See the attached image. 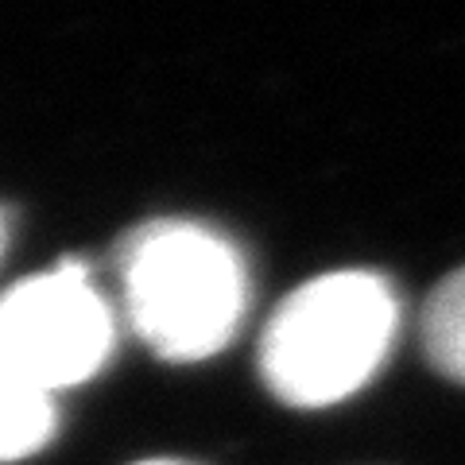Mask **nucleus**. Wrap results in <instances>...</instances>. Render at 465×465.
Returning a JSON list of instances; mask_svg holds the SVG:
<instances>
[{
	"label": "nucleus",
	"mask_w": 465,
	"mask_h": 465,
	"mask_svg": "<svg viewBox=\"0 0 465 465\" xmlns=\"http://www.w3.org/2000/svg\"><path fill=\"white\" fill-rule=\"evenodd\" d=\"M124 318L171 365L206 361L237 338L249 307V272L225 232L186 217L136 225L116 249Z\"/></svg>",
	"instance_id": "nucleus-1"
},
{
	"label": "nucleus",
	"mask_w": 465,
	"mask_h": 465,
	"mask_svg": "<svg viewBox=\"0 0 465 465\" xmlns=\"http://www.w3.org/2000/svg\"><path fill=\"white\" fill-rule=\"evenodd\" d=\"M400 330V299L376 272H326L275 307L260 333V376L291 407H330L365 388Z\"/></svg>",
	"instance_id": "nucleus-2"
},
{
	"label": "nucleus",
	"mask_w": 465,
	"mask_h": 465,
	"mask_svg": "<svg viewBox=\"0 0 465 465\" xmlns=\"http://www.w3.org/2000/svg\"><path fill=\"white\" fill-rule=\"evenodd\" d=\"M113 345L116 318L74 256L0 295V361L47 396L94 381Z\"/></svg>",
	"instance_id": "nucleus-3"
},
{
	"label": "nucleus",
	"mask_w": 465,
	"mask_h": 465,
	"mask_svg": "<svg viewBox=\"0 0 465 465\" xmlns=\"http://www.w3.org/2000/svg\"><path fill=\"white\" fill-rule=\"evenodd\" d=\"M58 430L54 396L27 384L0 361V461H24L39 454Z\"/></svg>",
	"instance_id": "nucleus-4"
},
{
	"label": "nucleus",
	"mask_w": 465,
	"mask_h": 465,
	"mask_svg": "<svg viewBox=\"0 0 465 465\" xmlns=\"http://www.w3.org/2000/svg\"><path fill=\"white\" fill-rule=\"evenodd\" d=\"M423 349L430 365L465 384V268L450 272L423 307Z\"/></svg>",
	"instance_id": "nucleus-5"
},
{
	"label": "nucleus",
	"mask_w": 465,
	"mask_h": 465,
	"mask_svg": "<svg viewBox=\"0 0 465 465\" xmlns=\"http://www.w3.org/2000/svg\"><path fill=\"white\" fill-rule=\"evenodd\" d=\"M133 465H186V461H171V458H148V461H133Z\"/></svg>",
	"instance_id": "nucleus-6"
},
{
	"label": "nucleus",
	"mask_w": 465,
	"mask_h": 465,
	"mask_svg": "<svg viewBox=\"0 0 465 465\" xmlns=\"http://www.w3.org/2000/svg\"><path fill=\"white\" fill-rule=\"evenodd\" d=\"M5 237H8V225H5V213H0V249H5Z\"/></svg>",
	"instance_id": "nucleus-7"
}]
</instances>
